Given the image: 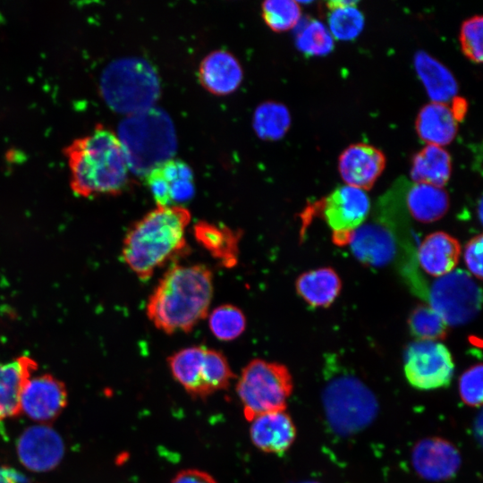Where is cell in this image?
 I'll return each mask as SVG.
<instances>
[{
  "instance_id": "6da1fadb",
  "label": "cell",
  "mask_w": 483,
  "mask_h": 483,
  "mask_svg": "<svg viewBox=\"0 0 483 483\" xmlns=\"http://www.w3.org/2000/svg\"><path fill=\"white\" fill-rule=\"evenodd\" d=\"M213 275L203 265L174 266L159 280L147 303V316L165 334L190 332L208 312Z\"/></svg>"
},
{
  "instance_id": "7a4b0ae2",
  "label": "cell",
  "mask_w": 483,
  "mask_h": 483,
  "mask_svg": "<svg viewBox=\"0 0 483 483\" xmlns=\"http://www.w3.org/2000/svg\"><path fill=\"white\" fill-rule=\"evenodd\" d=\"M190 211L182 206L157 207L136 222L127 232L122 257L142 281L186 250L185 231Z\"/></svg>"
},
{
  "instance_id": "3957f363",
  "label": "cell",
  "mask_w": 483,
  "mask_h": 483,
  "mask_svg": "<svg viewBox=\"0 0 483 483\" xmlns=\"http://www.w3.org/2000/svg\"><path fill=\"white\" fill-rule=\"evenodd\" d=\"M72 191L84 198L118 194L127 185L128 165L118 137L97 125L64 149Z\"/></svg>"
},
{
  "instance_id": "277c9868",
  "label": "cell",
  "mask_w": 483,
  "mask_h": 483,
  "mask_svg": "<svg viewBox=\"0 0 483 483\" xmlns=\"http://www.w3.org/2000/svg\"><path fill=\"white\" fill-rule=\"evenodd\" d=\"M118 134L128 169L137 175L146 176L170 160L176 148L173 123L158 108L128 115L119 124Z\"/></svg>"
},
{
  "instance_id": "5b68a950",
  "label": "cell",
  "mask_w": 483,
  "mask_h": 483,
  "mask_svg": "<svg viewBox=\"0 0 483 483\" xmlns=\"http://www.w3.org/2000/svg\"><path fill=\"white\" fill-rule=\"evenodd\" d=\"M100 91L112 109L131 115L151 108L159 94V83L147 62L123 58L105 69Z\"/></svg>"
},
{
  "instance_id": "8992f818",
  "label": "cell",
  "mask_w": 483,
  "mask_h": 483,
  "mask_svg": "<svg viewBox=\"0 0 483 483\" xmlns=\"http://www.w3.org/2000/svg\"><path fill=\"white\" fill-rule=\"evenodd\" d=\"M322 403L327 423L341 436H350L367 428L378 411L373 392L358 377L346 373L326 382Z\"/></svg>"
},
{
  "instance_id": "52a82bcc",
  "label": "cell",
  "mask_w": 483,
  "mask_h": 483,
  "mask_svg": "<svg viewBox=\"0 0 483 483\" xmlns=\"http://www.w3.org/2000/svg\"><path fill=\"white\" fill-rule=\"evenodd\" d=\"M293 388L289 369L283 364L261 359L250 360L236 384L245 419L272 411H285Z\"/></svg>"
},
{
  "instance_id": "ba28073f",
  "label": "cell",
  "mask_w": 483,
  "mask_h": 483,
  "mask_svg": "<svg viewBox=\"0 0 483 483\" xmlns=\"http://www.w3.org/2000/svg\"><path fill=\"white\" fill-rule=\"evenodd\" d=\"M167 360L174 378L194 398L226 389L234 377L225 356L205 346L183 348Z\"/></svg>"
},
{
  "instance_id": "9c48e42d",
  "label": "cell",
  "mask_w": 483,
  "mask_h": 483,
  "mask_svg": "<svg viewBox=\"0 0 483 483\" xmlns=\"http://www.w3.org/2000/svg\"><path fill=\"white\" fill-rule=\"evenodd\" d=\"M481 300V289L472 275L461 269L438 277L428 292L429 306L448 326H461L474 319Z\"/></svg>"
},
{
  "instance_id": "30bf717a",
  "label": "cell",
  "mask_w": 483,
  "mask_h": 483,
  "mask_svg": "<svg viewBox=\"0 0 483 483\" xmlns=\"http://www.w3.org/2000/svg\"><path fill=\"white\" fill-rule=\"evenodd\" d=\"M403 370L412 387L435 390L451 384L454 363L448 348L439 341L415 340L405 349Z\"/></svg>"
},
{
  "instance_id": "8fae6325",
  "label": "cell",
  "mask_w": 483,
  "mask_h": 483,
  "mask_svg": "<svg viewBox=\"0 0 483 483\" xmlns=\"http://www.w3.org/2000/svg\"><path fill=\"white\" fill-rule=\"evenodd\" d=\"M369 208L365 191L344 185L310 206L309 214L320 212L333 230V242L343 246L348 244L353 231L364 222Z\"/></svg>"
},
{
  "instance_id": "7c38bea8",
  "label": "cell",
  "mask_w": 483,
  "mask_h": 483,
  "mask_svg": "<svg viewBox=\"0 0 483 483\" xmlns=\"http://www.w3.org/2000/svg\"><path fill=\"white\" fill-rule=\"evenodd\" d=\"M67 404L64 385L51 375L30 377L22 387L20 411L34 421L55 419Z\"/></svg>"
},
{
  "instance_id": "4fadbf2b",
  "label": "cell",
  "mask_w": 483,
  "mask_h": 483,
  "mask_svg": "<svg viewBox=\"0 0 483 483\" xmlns=\"http://www.w3.org/2000/svg\"><path fill=\"white\" fill-rule=\"evenodd\" d=\"M415 472L429 481H444L453 478L462 464V456L453 444L441 437L420 439L411 451Z\"/></svg>"
},
{
  "instance_id": "5bb4252c",
  "label": "cell",
  "mask_w": 483,
  "mask_h": 483,
  "mask_svg": "<svg viewBox=\"0 0 483 483\" xmlns=\"http://www.w3.org/2000/svg\"><path fill=\"white\" fill-rule=\"evenodd\" d=\"M20 462L28 470L45 472L57 466L64 453V445L60 435L46 424L26 428L17 442Z\"/></svg>"
},
{
  "instance_id": "9a60e30c",
  "label": "cell",
  "mask_w": 483,
  "mask_h": 483,
  "mask_svg": "<svg viewBox=\"0 0 483 483\" xmlns=\"http://www.w3.org/2000/svg\"><path fill=\"white\" fill-rule=\"evenodd\" d=\"M385 166L384 153L365 143L350 145L341 153L338 161L339 173L345 183L363 191L372 188Z\"/></svg>"
},
{
  "instance_id": "2e32d148",
  "label": "cell",
  "mask_w": 483,
  "mask_h": 483,
  "mask_svg": "<svg viewBox=\"0 0 483 483\" xmlns=\"http://www.w3.org/2000/svg\"><path fill=\"white\" fill-rule=\"evenodd\" d=\"M396 239L385 225L377 222L361 224L348 242L353 256L363 265L381 267L394 258Z\"/></svg>"
},
{
  "instance_id": "e0dca14e",
  "label": "cell",
  "mask_w": 483,
  "mask_h": 483,
  "mask_svg": "<svg viewBox=\"0 0 483 483\" xmlns=\"http://www.w3.org/2000/svg\"><path fill=\"white\" fill-rule=\"evenodd\" d=\"M250 422V440L264 453L282 454L295 440L296 428L285 411L264 413Z\"/></svg>"
},
{
  "instance_id": "ac0fdd59",
  "label": "cell",
  "mask_w": 483,
  "mask_h": 483,
  "mask_svg": "<svg viewBox=\"0 0 483 483\" xmlns=\"http://www.w3.org/2000/svg\"><path fill=\"white\" fill-rule=\"evenodd\" d=\"M199 75L207 90L222 96L233 92L239 87L242 80V69L231 53L216 50L202 60Z\"/></svg>"
},
{
  "instance_id": "d6986e66",
  "label": "cell",
  "mask_w": 483,
  "mask_h": 483,
  "mask_svg": "<svg viewBox=\"0 0 483 483\" xmlns=\"http://www.w3.org/2000/svg\"><path fill=\"white\" fill-rule=\"evenodd\" d=\"M36 369L37 363L28 356H20L0 365V427L4 419L21 413L22 387Z\"/></svg>"
},
{
  "instance_id": "ffe728a7",
  "label": "cell",
  "mask_w": 483,
  "mask_h": 483,
  "mask_svg": "<svg viewBox=\"0 0 483 483\" xmlns=\"http://www.w3.org/2000/svg\"><path fill=\"white\" fill-rule=\"evenodd\" d=\"M461 253L459 242L445 232L427 235L418 250V261L421 268L434 277L453 271Z\"/></svg>"
},
{
  "instance_id": "44dd1931",
  "label": "cell",
  "mask_w": 483,
  "mask_h": 483,
  "mask_svg": "<svg viewBox=\"0 0 483 483\" xmlns=\"http://www.w3.org/2000/svg\"><path fill=\"white\" fill-rule=\"evenodd\" d=\"M415 128L423 141L442 147L453 140L458 125L450 106L445 103L430 102L419 110Z\"/></svg>"
},
{
  "instance_id": "7402d4cb",
  "label": "cell",
  "mask_w": 483,
  "mask_h": 483,
  "mask_svg": "<svg viewBox=\"0 0 483 483\" xmlns=\"http://www.w3.org/2000/svg\"><path fill=\"white\" fill-rule=\"evenodd\" d=\"M193 234L197 242L220 264L226 267L236 265L240 231H234L222 225L199 221L193 226Z\"/></svg>"
},
{
  "instance_id": "603a6c76",
  "label": "cell",
  "mask_w": 483,
  "mask_h": 483,
  "mask_svg": "<svg viewBox=\"0 0 483 483\" xmlns=\"http://www.w3.org/2000/svg\"><path fill=\"white\" fill-rule=\"evenodd\" d=\"M414 67L432 102L446 104L456 96L457 81L438 60L424 51H418L414 55Z\"/></svg>"
},
{
  "instance_id": "cb8c5ba5",
  "label": "cell",
  "mask_w": 483,
  "mask_h": 483,
  "mask_svg": "<svg viewBox=\"0 0 483 483\" xmlns=\"http://www.w3.org/2000/svg\"><path fill=\"white\" fill-rule=\"evenodd\" d=\"M297 293L311 307L326 308L339 295L342 282L331 267H320L301 274L296 280Z\"/></svg>"
},
{
  "instance_id": "d4e9b609",
  "label": "cell",
  "mask_w": 483,
  "mask_h": 483,
  "mask_svg": "<svg viewBox=\"0 0 483 483\" xmlns=\"http://www.w3.org/2000/svg\"><path fill=\"white\" fill-rule=\"evenodd\" d=\"M451 174V156L442 147L428 144L412 157L411 177L415 183L443 188Z\"/></svg>"
},
{
  "instance_id": "484cf974",
  "label": "cell",
  "mask_w": 483,
  "mask_h": 483,
  "mask_svg": "<svg viewBox=\"0 0 483 483\" xmlns=\"http://www.w3.org/2000/svg\"><path fill=\"white\" fill-rule=\"evenodd\" d=\"M406 206L415 220L432 223L439 220L447 212L449 196L443 188L414 183L407 191Z\"/></svg>"
},
{
  "instance_id": "4316f807",
  "label": "cell",
  "mask_w": 483,
  "mask_h": 483,
  "mask_svg": "<svg viewBox=\"0 0 483 483\" xmlns=\"http://www.w3.org/2000/svg\"><path fill=\"white\" fill-rule=\"evenodd\" d=\"M353 1H331L327 7L329 31L339 40H352L358 37L364 28V16Z\"/></svg>"
},
{
  "instance_id": "83f0119b",
  "label": "cell",
  "mask_w": 483,
  "mask_h": 483,
  "mask_svg": "<svg viewBox=\"0 0 483 483\" xmlns=\"http://www.w3.org/2000/svg\"><path fill=\"white\" fill-rule=\"evenodd\" d=\"M253 122L254 129L260 138L275 140L288 131L291 116L284 105L266 102L256 109Z\"/></svg>"
},
{
  "instance_id": "f1b7e54d",
  "label": "cell",
  "mask_w": 483,
  "mask_h": 483,
  "mask_svg": "<svg viewBox=\"0 0 483 483\" xmlns=\"http://www.w3.org/2000/svg\"><path fill=\"white\" fill-rule=\"evenodd\" d=\"M410 331L417 340L440 341L446 337L448 325L429 305L419 304L408 318Z\"/></svg>"
},
{
  "instance_id": "f546056e",
  "label": "cell",
  "mask_w": 483,
  "mask_h": 483,
  "mask_svg": "<svg viewBox=\"0 0 483 483\" xmlns=\"http://www.w3.org/2000/svg\"><path fill=\"white\" fill-rule=\"evenodd\" d=\"M208 325L212 334L217 339L232 341L244 332L246 318L238 307L224 304L212 310Z\"/></svg>"
},
{
  "instance_id": "4dcf8cb0",
  "label": "cell",
  "mask_w": 483,
  "mask_h": 483,
  "mask_svg": "<svg viewBox=\"0 0 483 483\" xmlns=\"http://www.w3.org/2000/svg\"><path fill=\"white\" fill-rule=\"evenodd\" d=\"M301 6L292 0H268L262 4V17L274 31L292 29L300 21Z\"/></svg>"
},
{
  "instance_id": "1f68e13d",
  "label": "cell",
  "mask_w": 483,
  "mask_h": 483,
  "mask_svg": "<svg viewBox=\"0 0 483 483\" xmlns=\"http://www.w3.org/2000/svg\"><path fill=\"white\" fill-rule=\"evenodd\" d=\"M296 46L306 55L324 56L333 50L334 38L324 23L314 20L298 33Z\"/></svg>"
},
{
  "instance_id": "d6a6232c",
  "label": "cell",
  "mask_w": 483,
  "mask_h": 483,
  "mask_svg": "<svg viewBox=\"0 0 483 483\" xmlns=\"http://www.w3.org/2000/svg\"><path fill=\"white\" fill-rule=\"evenodd\" d=\"M482 16L475 15L463 21L460 31L462 50L476 64L482 62Z\"/></svg>"
},
{
  "instance_id": "836d02e7",
  "label": "cell",
  "mask_w": 483,
  "mask_h": 483,
  "mask_svg": "<svg viewBox=\"0 0 483 483\" xmlns=\"http://www.w3.org/2000/svg\"><path fill=\"white\" fill-rule=\"evenodd\" d=\"M482 365L475 364L466 369L459 379V394L462 401L471 407L482 402Z\"/></svg>"
},
{
  "instance_id": "e575fe53",
  "label": "cell",
  "mask_w": 483,
  "mask_h": 483,
  "mask_svg": "<svg viewBox=\"0 0 483 483\" xmlns=\"http://www.w3.org/2000/svg\"><path fill=\"white\" fill-rule=\"evenodd\" d=\"M482 235H476L467 242L463 252L470 274L479 280L482 278Z\"/></svg>"
},
{
  "instance_id": "d590c367",
  "label": "cell",
  "mask_w": 483,
  "mask_h": 483,
  "mask_svg": "<svg viewBox=\"0 0 483 483\" xmlns=\"http://www.w3.org/2000/svg\"><path fill=\"white\" fill-rule=\"evenodd\" d=\"M171 483H217L208 472L197 469H187L178 472Z\"/></svg>"
},
{
  "instance_id": "8d00e7d4",
  "label": "cell",
  "mask_w": 483,
  "mask_h": 483,
  "mask_svg": "<svg viewBox=\"0 0 483 483\" xmlns=\"http://www.w3.org/2000/svg\"><path fill=\"white\" fill-rule=\"evenodd\" d=\"M452 100V107H450L452 114L457 122L461 121L466 114L468 103L461 97H454Z\"/></svg>"
},
{
  "instance_id": "74e56055",
  "label": "cell",
  "mask_w": 483,
  "mask_h": 483,
  "mask_svg": "<svg viewBox=\"0 0 483 483\" xmlns=\"http://www.w3.org/2000/svg\"><path fill=\"white\" fill-rule=\"evenodd\" d=\"M0 483H18V479L11 470L0 468Z\"/></svg>"
}]
</instances>
